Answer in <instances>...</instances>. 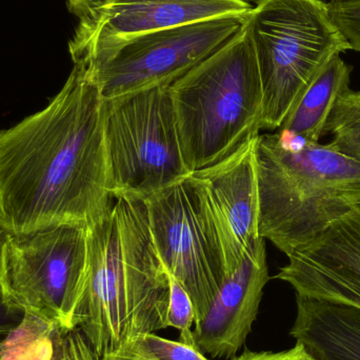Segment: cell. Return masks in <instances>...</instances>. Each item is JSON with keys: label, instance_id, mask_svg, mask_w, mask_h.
<instances>
[{"label": "cell", "instance_id": "cell-1", "mask_svg": "<svg viewBox=\"0 0 360 360\" xmlns=\"http://www.w3.org/2000/svg\"><path fill=\"white\" fill-rule=\"evenodd\" d=\"M105 101L82 65L41 111L0 130V232L92 226L109 213Z\"/></svg>", "mask_w": 360, "mask_h": 360}, {"label": "cell", "instance_id": "cell-2", "mask_svg": "<svg viewBox=\"0 0 360 360\" xmlns=\"http://www.w3.org/2000/svg\"><path fill=\"white\" fill-rule=\"evenodd\" d=\"M169 296L145 200L115 199L109 213L88 226V277L76 329L101 359L167 329Z\"/></svg>", "mask_w": 360, "mask_h": 360}, {"label": "cell", "instance_id": "cell-3", "mask_svg": "<svg viewBox=\"0 0 360 360\" xmlns=\"http://www.w3.org/2000/svg\"><path fill=\"white\" fill-rule=\"evenodd\" d=\"M259 233L289 257L360 207V165L331 143L258 135Z\"/></svg>", "mask_w": 360, "mask_h": 360}, {"label": "cell", "instance_id": "cell-4", "mask_svg": "<svg viewBox=\"0 0 360 360\" xmlns=\"http://www.w3.org/2000/svg\"><path fill=\"white\" fill-rule=\"evenodd\" d=\"M247 22L170 84L182 158L191 174L226 160L262 130V84Z\"/></svg>", "mask_w": 360, "mask_h": 360}, {"label": "cell", "instance_id": "cell-5", "mask_svg": "<svg viewBox=\"0 0 360 360\" xmlns=\"http://www.w3.org/2000/svg\"><path fill=\"white\" fill-rule=\"evenodd\" d=\"M262 84V130H278L330 59L351 50L323 0H262L248 18Z\"/></svg>", "mask_w": 360, "mask_h": 360}, {"label": "cell", "instance_id": "cell-6", "mask_svg": "<svg viewBox=\"0 0 360 360\" xmlns=\"http://www.w3.org/2000/svg\"><path fill=\"white\" fill-rule=\"evenodd\" d=\"M88 277V226L2 235L0 288L11 308L63 332L76 329Z\"/></svg>", "mask_w": 360, "mask_h": 360}, {"label": "cell", "instance_id": "cell-7", "mask_svg": "<svg viewBox=\"0 0 360 360\" xmlns=\"http://www.w3.org/2000/svg\"><path fill=\"white\" fill-rule=\"evenodd\" d=\"M105 139L108 190L114 199L146 200L191 175L170 86L105 101Z\"/></svg>", "mask_w": 360, "mask_h": 360}, {"label": "cell", "instance_id": "cell-8", "mask_svg": "<svg viewBox=\"0 0 360 360\" xmlns=\"http://www.w3.org/2000/svg\"><path fill=\"white\" fill-rule=\"evenodd\" d=\"M249 16L216 17L97 44L72 60L86 70L105 101L170 86L234 37Z\"/></svg>", "mask_w": 360, "mask_h": 360}, {"label": "cell", "instance_id": "cell-9", "mask_svg": "<svg viewBox=\"0 0 360 360\" xmlns=\"http://www.w3.org/2000/svg\"><path fill=\"white\" fill-rule=\"evenodd\" d=\"M145 202L158 257L190 296L197 323L229 276L219 226L205 186L191 174Z\"/></svg>", "mask_w": 360, "mask_h": 360}, {"label": "cell", "instance_id": "cell-10", "mask_svg": "<svg viewBox=\"0 0 360 360\" xmlns=\"http://www.w3.org/2000/svg\"><path fill=\"white\" fill-rule=\"evenodd\" d=\"M253 8L243 0H103L79 19L69 42L70 54L216 17L249 16Z\"/></svg>", "mask_w": 360, "mask_h": 360}, {"label": "cell", "instance_id": "cell-11", "mask_svg": "<svg viewBox=\"0 0 360 360\" xmlns=\"http://www.w3.org/2000/svg\"><path fill=\"white\" fill-rule=\"evenodd\" d=\"M255 141L218 164L193 172L205 186L221 235L229 275L245 255L266 250L259 233Z\"/></svg>", "mask_w": 360, "mask_h": 360}, {"label": "cell", "instance_id": "cell-12", "mask_svg": "<svg viewBox=\"0 0 360 360\" xmlns=\"http://www.w3.org/2000/svg\"><path fill=\"white\" fill-rule=\"evenodd\" d=\"M288 258L275 278L296 295L360 309V207Z\"/></svg>", "mask_w": 360, "mask_h": 360}, {"label": "cell", "instance_id": "cell-13", "mask_svg": "<svg viewBox=\"0 0 360 360\" xmlns=\"http://www.w3.org/2000/svg\"><path fill=\"white\" fill-rule=\"evenodd\" d=\"M269 279L266 250L245 255L229 275L202 319L195 323V344L205 356H237L257 319Z\"/></svg>", "mask_w": 360, "mask_h": 360}, {"label": "cell", "instance_id": "cell-14", "mask_svg": "<svg viewBox=\"0 0 360 360\" xmlns=\"http://www.w3.org/2000/svg\"><path fill=\"white\" fill-rule=\"evenodd\" d=\"M290 334L317 360H360V309L296 295Z\"/></svg>", "mask_w": 360, "mask_h": 360}, {"label": "cell", "instance_id": "cell-15", "mask_svg": "<svg viewBox=\"0 0 360 360\" xmlns=\"http://www.w3.org/2000/svg\"><path fill=\"white\" fill-rule=\"evenodd\" d=\"M353 68L335 55L314 78L278 130L287 131L304 141L321 143L332 110L350 89Z\"/></svg>", "mask_w": 360, "mask_h": 360}, {"label": "cell", "instance_id": "cell-16", "mask_svg": "<svg viewBox=\"0 0 360 360\" xmlns=\"http://www.w3.org/2000/svg\"><path fill=\"white\" fill-rule=\"evenodd\" d=\"M61 355L59 332L39 319L25 316L2 342L0 360H58Z\"/></svg>", "mask_w": 360, "mask_h": 360}, {"label": "cell", "instance_id": "cell-17", "mask_svg": "<svg viewBox=\"0 0 360 360\" xmlns=\"http://www.w3.org/2000/svg\"><path fill=\"white\" fill-rule=\"evenodd\" d=\"M330 143L360 165V91L348 89L336 101L326 127Z\"/></svg>", "mask_w": 360, "mask_h": 360}, {"label": "cell", "instance_id": "cell-18", "mask_svg": "<svg viewBox=\"0 0 360 360\" xmlns=\"http://www.w3.org/2000/svg\"><path fill=\"white\" fill-rule=\"evenodd\" d=\"M170 296H169L168 313H167V327L174 328L179 332L180 342L190 346L196 347L194 340L195 323L194 306L186 290L169 275Z\"/></svg>", "mask_w": 360, "mask_h": 360}, {"label": "cell", "instance_id": "cell-19", "mask_svg": "<svg viewBox=\"0 0 360 360\" xmlns=\"http://www.w3.org/2000/svg\"><path fill=\"white\" fill-rule=\"evenodd\" d=\"M133 342L156 360H210L197 347L166 340L156 333L143 334Z\"/></svg>", "mask_w": 360, "mask_h": 360}, {"label": "cell", "instance_id": "cell-20", "mask_svg": "<svg viewBox=\"0 0 360 360\" xmlns=\"http://www.w3.org/2000/svg\"><path fill=\"white\" fill-rule=\"evenodd\" d=\"M336 27L350 44L351 50L360 52V0L345 4H328Z\"/></svg>", "mask_w": 360, "mask_h": 360}, {"label": "cell", "instance_id": "cell-21", "mask_svg": "<svg viewBox=\"0 0 360 360\" xmlns=\"http://www.w3.org/2000/svg\"><path fill=\"white\" fill-rule=\"evenodd\" d=\"M232 360H317L313 357L302 344L296 342L295 347L290 350L281 352H255V351L245 349L240 355H237Z\"/></svg>", "mask_w": 360, "mask_h": 360}, {"label": "cell", "instance_id": "cell-22", "mask_svg": "<svg viewBox=\"0 0 360 360\" xmlns=\"http://www.w3.org/2000/svg\"><path fill=\"white\" fill-rule=\"evenodd\" d=\"M2 235L0 232V248H1ZM25 314L14 310L8 306L0 288V338H6L12 333L25 321Z\"/></svg>", "mask_w": 360, "mask_h": 360}, {"label": "cell", "instance_id": "cell-23", "mask_svg": "<svg viewBox=\"0 0 360 360\" xmlns=\"http://www.w3.org/2000/svg\"><path fill=\"white\" fill-rule=\"evenodd\" d=\"M98 360H156L150 356L145 351L139 349L134 342H131L124 345L109 354L105 355Z\"/></svg>", "mask_w": 360, "mask_h": 360}, {"label": "cell", "instance_id": "cell-24", "mask_svg": "<svg viewBox=\"0 0 360 360\" xmlns=\"http://www.w3.org/2000/svg\"><path fill=\"white\" fill-rule=\"evenodd\" d=\"M67 1L70 12L82 19L90 15L103 2V0H67Z\"/></svg>", "mask_w": 360, "mask_h": 360}, {"label": "cell", "instance_id": "cell-25", "mask_svg": "<svg viewBox=\"0 0 360 360\" xmlns=\"http://www.w3.org/2000/svg\"><path fill=\"white\" fill-rule=\"evenodd\" d=\"M243 1L248 2V4H251V6H253L254 8H255V6H257L262 0H243Z\"/></svg>", "mask_w": 360, "mask_h": 360}, {"label": "cell", "instance_id": "cell-26", "mask_svg": "<svg viewBox=\"0 0 360 360\" xmlns=\"http://www.w3.org/2000/svg\"><path fill=\"white\" fill-rule=\"evenodd\" d=\"M357 1V0H330L332 4H345V2Z\"/></svg>", "mask_w": 360, "mask_h": 360}, {"label": "cell", "instance_id": "cell-27", "mask_svg": "<svg viewBox=\"0 0 360 360\" xmlns=\"http://www.w3.org/2000/svg\"><path fill=\"white\" fill-rule=\"evenodd\" d=\"M2 342H4V340H2V338H0V353H1Z\"/></svg>", "mask_w": 360, "mask_h": 360}, {"label": "cell", "instance_id": "cell-28", "mask_svg": "<svg viewBox=\"0 0 360 360\" xmlns=\"http://www.w3.org/2000/svg\"><path fill=\"white\" fill-rule=\"evenodd\" d=\"M59 360H65V353H63V356H61V359Z\"/></svg>", "mask_w": 360, "mask_h": 360}]
</instances>
